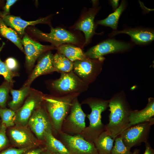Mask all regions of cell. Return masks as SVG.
Instances as JSON below:
<instances>
[{
  "label": "cell",
  "mask_w": 154,
  "mask_h": 154,
  "mask_svg": "<svg viewBox=\"0 0 154 154\" xmlns=\"http://www.w3.org/2000/svg\"><path fill=\"white\" fill-rule=\"evenodd\" d=\"M108 100L110 113L105 131L114 139L126 128L132 110L123 90L115 94Z\"/></svg>",
  "instance_id": "6da1fadb"
},
{
  "label": "cell",
  "mask_w": 154,
  "mask_h": 154,
  "mask_svg": "<svg viewBox=\"0 0 154 154\" xmlns=\"http://www.w3.org/2000/svg\"><path fill=\"white\" fill-rule=\"evenodd\" d=\"M80 94H72L63 96L44 94L43 104L48 114L52 127L61 132L63 122L70 110L74 100Z\"/></svg>",
  "instance_id": "7a4b0ae2"
},
{
  "label": "cell",
  "mask_w": 154,
  "mask_h": 154,
  "mask_svg": "<svg viewBox=\"0 0 154 154\" xmlns=\"http://www.w3.org/2000/svg\"><path fill=\"white\" fill-rule=\"evenodd\" d=\"M109 100L96 97H90L84 100L81 104L88 105L91 109L87 117L89 125L86 127L80 134L87 141L93 142L105 130V125L102 122L101 114L108 107Z\"/></svg>",
  "instance_id": "3957f363"
},
{
  "label": "cell",
  "mask_w": 154,
  "mask_h": 154,
  "mask_svg": "<svg viewBox=\"0 0 154 154\" xmlns=\"http://www.w3.org/2000/svg\"><path fill=\"white\" fill-rule=\"evenodd\" d=\"M89 85L79 78L73 71L60 73L59 78L52 80L50 86L52 95L63 96L69 94H80L86 91Z\"/></svg>",
  "instance_id": "277c9868"
},
{
  "label": "cell",
  "mask_w": 154,
  "mask_h": 154,
  "mask_svg": "<svg viewBox=\"0 0 154 154\" xmlns=\"http://www.w3.org/2000/svg\"><path fill=\"white\" fill-rule=\"evenodd\" d=\"M29 32L36 38L40 40L48 42L56 48L65 44H70L78 47L81 46L77 36L65 29L51 27L49 33H44L36 28L30 27Z\"/></svg>",
  "instance_id": "5b68a950"
},
{
  "label": "cell",
  "mask_w": 154,
  "mask_h": 154,
  "mask_svg": "<svg viewBox=\"0 0 154 154\" xmlns=\"http://www.w3.org/2000/svg\"><path fill=\"white\" fill-rule=\"evenodd\" d=\"M6 134L11 146L18 148L37 147L43 143L37 139L28 125L15 124L7 128Z\"/></svg>",
  "instance_id": "8992f818"
},
{
  "label": "cell",
  "mask_w": 154,
  "mask_h": 154,
  "mask_svg": "<svg viewBox=\"0 0 154 154\" xmlns=\"http://www.w3.org/2000/svg\"><path fill=\"white\" fill-rule=\"evenodd\" d=\"M104 56L98 59L88 58L74 62L73 71L87 84L93 82L101 73L104 60Z\"/></svg>",
  "instance_id": "52a82bcc"
},
{
  "label": "cell",
  "mask_w": 154,
  "mask_h": 154,
  "mask_svg": "<svg viewBox=\"0 0 154 154\" xmlns=\"http://www.w3.org/2000/svg\"><path fill=\"white\" fill-rule=\"evenodd\" d=\"M78 98L73 100L70 114L64 120L62 126L61 131L70 135H80L86 127V115L83 111Z\"/></svg>",
  "instance_id": "ba28073f"
},
{
  "label": "cell",
  "mask_w": 154,
  "mask_h": 154,
  "mask_svg": "<svg viewBox=\"0 0 154 154\" xmlns=\"http://www.w3.org/2000/svg\"><path fill=\"white\" fill-rule=\"evenodd\" d=\"M154 119L132 126L124 130L119 135L127 147L131 149L134 146L146 143L148 140L151 126Z\"/></svg>",
  "instance_id": "9c48e42d"
},
{
  "label": "cell",
  "mask_w": 154,
  "mask_h": 154,
  "mask_svg": "<svg viewBox=\"0 0 154 154\" xmlns=\"http://www.w3.org/2000/svg\"><path fill=\"white\" fill-rule=\"evenodd\" d=\"M133 46L132 43L129 42L110 38L92 47L85 53L89 58L98 59L109 54L127 52L131 49Z\"/></svg>",
  "instance_id": "30bf717a"
},
{
  "label": "cell",
  "mask_w": 154,
  "mask_h": 154,
  "mask_svg": "<svg viewBox=\"0 0 154 154\" xmlns=\"http://www.w3.org/2000/svg\"><path fill=\"white\" fill-rule=\"evenodd\" d=\"M60 140L70 154H99L94 143L87 141L81 135H72L62 131Z\"/></svg>",
  "instance_id": "8fae6325"
},
{
  "label": "cell",
  "mask_w": 154,
  "mask_h": 154,
  "mask_svg": "<svg viewBox=\"0 0 154 154\" xmlns=\"http://www.w3.org/2000/svg\"><path fill=\"white\" fill-rule=\"evenodd\" d=\"M44 96L41 92L31 88L24 104L16 112L15 124L28 125L33 112L42 104Z\"/></svg>",
  "instance_id": "7c38bea8"
},
{
  "label": "cell",
  "mask_w": 154,
  "mask_h": 154,
  "mask_svg": "<svg viewBox=\"0 0 154 154\" xmlns=\"http://www.w3.org/2000/svg\"><path fill=\"white\" fill-rule=\"evenodd\" d=\"M28 125L37 139L44 142V133L52 130V126L43 103L33 112L29 119Z\"/></svg>",
  "instance_id": "4fadbf2b"
},
{
  "label": "cell",
  "mask_w": 154,
  "mask_h": 154,
  "mask_svg": "<svg viewBox=\"0 0 154 154\" xmlns=\"http://www.w3.org/2000/svg\"><path fill=\"white\" fill-rule=\"evenodd\" d=\"M21 40L26 55V66L29 70L32 69L36 60L42 54L51 50L56 49L51 45L41 44L27 35H25Z\"/></svg>",
  "instance_id": "5bb4252c"
},
{
  "label": "cell",
  "mask_w": 154,
  "mask_h": 154,
  "mask_svg": "<svg viewBox=\"0 0 154 154\" xmlns=\"http://www.w3.org/2000/svg\"><path fill=\"white\" fill-rule=\"evenodd\" d=\"M99 9V7H95L90 8L73 27L75 30L82 31L84 33L85 40L84 45L88 44L93 36L96 34L95 31L96 24L94 22V19Z\"/></svg>",
  "instance_id": "9a60e30c"
},
{
  "label": "cell",
  "mask_w": 154,
  "mask_h": 154,
  "mask_svg": "<svg viewBox=\"0 0 154 154\" xmlns=\"http://www.w3.org/2000/svg\"><path fill=\"white\" fill-rule=\"evenodd\" d=\"M53 56L49 51L39 57L37 65L22 87L30 86L34 80L40 76L55 71L53 65Z\"/></svg>",
  "instance_id": "2e32d148"
},
{
  "label": "cell",
  "mask_w": 154,
  "mask_h": 154,
  "mask_svg": "<svg viewBox=\"0 0 154 154\" xmlns=\"http://www.w3.org/2000/svg\"><path fill=\"white\" fill-rule=\"evenodd\" d=\"M120 34L129 35L133 42L137 44L144 45L152 41L154 39V31L144 28H126L121 30H115L109 33V36L113 37Z\"/></svg>",
  "instance_id": "e0dca14e"
},
{
  "label": "cell",
  "mask_w": 154,
  "mask_h": 154,
  "mask_svg": "<svg viewBox=\"0 0 154 154\" xmlns=\"http://www.w3.org/2000/svg\"><path fill=\"white\" fill-rule=\"evenodd\" d=\"M0 16L4 23L7 26L14 29L21 36L25 33L26 28L29 25H34L39 23L50 24V17L41 18L34 21H25L20 17L12 15H3L0 14Z\"/></svg>",
  "instance_id": "ac0fdd59"
},
{
  "label": "cell",
  "mask_w": 154,
  "mask_h": 154,
  "mask_svg": "<svg viewBox=\"0 0 154 154\" xmlns=\"http://www.w3.org/2000/svg\"><path fill=\"white\" fill-rule=\"evenodd\" d=\"M154 116V98L150 97L145 107L141 110H132L129 118V123L126 129L135 124L148 121Z\"/></svg>",
  "instance_id": "d6986e66"
},
{
  "label": "cell",
  "mask_w": 154,
  "mask_h": 154,
  "mask_svg": "<svg viewBox=\"0 0 154 154\" xmlns=\"http://www.w3.org/2000/svg\"><path fill=\"white\" fill-rule=\"evenodd\" d=\"M57 52L74 62L77 60H84L89 58L80 47L70 44H62L57 48Z\"/></svg>",
  "instance_id": "ffe728a7"
},
{
  "label": "cell",
  "mask_w": 154,
  "mask_h": 154,
  "mask_svg": "<svg viewBox=\"0 0 154 154\" xmlns=\"http://www.w3.org/2000/svg\"><path fill=\"white\" fill-rule=\"evenodd\" d=\"M44 137V147L46 149L58 154H70L62 143L53 136L52 129L45 131Z\"/></svg>",
  "instance_id": "44dd1931"
},
{
  "label": "cell",
  "mask_w": 154,
  "mask_h": 154,
  "mask_svg": "<svg viewBox=\"0 0 154 154\" xmlns=\"http://www.w3.org/2000/svg\"><path fill=\"white\" fill-rule=\"evenodd\" d=\"M31 89L29 86L22 87L18 90L11 89L10 92L12 96V99L8 104L10 108L16 112L23 105Z\"/></svg>",
  "instance_id": "7402d4cb"
},
{
  "label": "cell",
  "mask_w": 154,
  "mask_h": 154,
  "mask_svg": "<svg viewBox=\"0 0 154 154\" xmlns=\"http://www.w3.org/2000/svg\"><path fill=\"white\" fill-rule=\"evenodd\" d=\"M114 139L104 131L94 142L99 154H111Z\"/></svg>",
  "instance_id": "603a6c76"
},
{
  "label": "cell",
  "mask_w": 154,
  "mask_h": 154,
  "mask_svg": "<svg viewBox=\"0 0 154 154\" xmlns=\"http://www.w3.org/2000/svg\"><path fill=\"white\" fill-rule=\"evenodd\" d=\"M127 5L126 1L122 0L120 5L114 13L109 15L104 19L98 21L96 22V24L109 27L114 31L116 30L119 18L126 8Z\"/></svg>",
  "instance_id": "cb8c5ba5"
},
{
  "label": "cell",
  "mask_w": 154,
  "mask_h": 154,
  "mask_svg": "<svg viewBox=\"0 0 154 154\" xmlns=\"http://www.w3.org/2000/svg\"><path fill=\"white\" fill-rule=\"evenodd\" d=\"M53 65L55 71L60 73L72 71L74 67V62L57 52L53 56Z\"/></svg>",
  "instance_id": "d4e9b609"
},
{
  "label": "cell",
  "mask_w": 154,
  "mask_h": 154,
  "mask_svg": "<svg viewBox=\"0 0 154 154\" xmlns=\"http://www.w3.org/2000/svg\"><path fill=\"white\" fill-rule=\"evenodd\" d=\"M0 33L3 37L11 41L25 53L22 40L15 31L8 27L5 24L1 18H0Z\"/></svg>",
  "instance_id": "484cf974"
},
{
  "label": "cell",
  "mask_w": 154,
  "mask_h": 154,
  "mask_svg": "<svg viewBox=\"0 0 154 154\" xmlns=\"http://www.w3.org/2000/svg\"><path fill=\"white\" fill-rule=\"evenodd\" d=\"M15 115L16 112L10 108H0L1 124H3L7 128L14 126Z\"/></svg>",
  "instance_id": "4316f807"
},
{
  "label": "cell",
  "mask_w": 154,
  "mask_h": 154,
  "mask_svg": "<svg viewBox=\"0 0 154 154\" xmlns=\"http://www.w3.org/2000/svg\"><path fill=\"white\" fill-rule=\"evenodd\" d=\"M13 83L6 80L0 86V107L6 108L9 94Z\"/></svg>",
  "instance_id": "83f0119b"
},
{
  "label": "cell",
  "mask_w": 154,
  "mask_h": 154,
  "mask_svg": "<svg viewBox=\"0 0 154 154\" xmlns=\"http://www.w3.org/2000/svg\"><path fill=\"white\" fill-rule=\"evenodd\" d=\"M114 145L113 146L111 154H133L131 149L126 146L123 143L122 138L119 136L114 139Z\"/></svg>",
  "instance_id": "f1b7e54d"
},
{
  "label": "cell",
  "mask_w": 154,
  "mask_h": 154,
  "mask_svg": "<svg viewBox=\"0 0 154 154\" xmlns=\"http://www.w3.org/2000/svg\"><path fill=\"white\" fill-rule=\"evenodd\" d=\"M4 44V43L3 42L2 46L0 47V52ZM18 75L17 73L10 71L7 67L5 63L2 61L0 58V75H2L6 81L13 83L15 81L13 80V78L17 76Z\"/></svg>",
  "instance_id": "f546056e"
},
{
  "label": "cell",
  "mask_w": 154,
  "mask_h": 154,
  "mask_svg": "<svg viewBox=\"0 0 154 154\" xmlns=\"http://www.w3.org/2000/svg\"><path fill=\"white\" fill-rule=\"evenodd\" d=\"M7 128L3 124H1L0 130V152L11 146L6 134Z\"/></svg>",
  "instance_id": "4dcf8cb0"
},
{
  "label": "cell",
  "mask_w": 154,
  "mask_h": 154,
  "mask_svg": "<svg viewBox=\"0 0 154 154\" xmlns=\"http://www.w3.org/2000/svg\"><path fill=\"white\" fill-rule=\"evenodd\" d=\"M36 147H31L23 148H18L10 146L0 152V154H22L30 149Z\"/></svg>",
  "instance_id": "1f68e13d"
},
{
  "label": "cell",
  "mask_w": 154,
  "mask_h": 154,
  "mask_svg": "<svg viewBox=\"0 0 154 154\" xmlns=\"http://www.w3.org/2000/svg\"><path fill=\"white\" fill-rule=\"evenodd\" d=\"M5 63L8 69L11 72H13L18 68L17 62L13 58H7Z\"/></svg>",
  "instance_id": "d6a6232c"
},
{
  "label": "cell",
  "mask_w": 154,
  "mask_h": 154,
  "mask_svg": "<svg viewBox=\"0 0 154 154\" xmlns=\"http://www.w3.org/2000/svg\"><path fill=\"white\" fill-rule=\"evenodd\" d=\"M45 148L40 146L36 147L27 150L22 154H40L44 150Z\"/></svg>",
  "instance_id": "836d02e7"
},
{
  "label": "cell",
  "mask_w": 154,
  "mask_h": 154,
  "mask_svg": "<svg viewBox=\"0 0 154 154\" xmlns=\"http://www.w3.org/2000/svg\"><path fill=\"white\" fill-rule=\"evenodd\" d=\"M17 1V0H7L5 5L3 8V11L1 14L3 15H9L10 9L11 7Z\"/></svg>",
  "instance_id": "e575fe53"
},
{
  "label": "cell",
  "mask_w": 154,
  "mask_h": 154,
  "mask_svg": "<svg viewBox=\"0 0 154 154\" xmlns=\"http://www.w3.org/2000/svg\"><path fill=\"white\" fill-rule=\"evenodd\" d=\"M145 143V149L143 154H154V149L152 148L148 141Z\"/></svg>",
  "instance_id": "d590c367"
},
{
  "label": "cell",
  "mask_w": 154,
  "mask_h": 154,
  "mask_svg": "<svg viewBox=\"0 0 154 154\" xmlns=\"http://www.w3.org/2000/svg\"><path fill=\"white\" fill-rule=\"evenodd\" d=\"M110 2L113 10L115 11L118 7L119 1L117 0H110Z\"/></svg>",
  "instance_id": "8d00e7d4"
},
{
  "label": "cell",
  "mask_w": 154,
  "mask_h": 154,
  "mask_svg": "<svg viewBox=\"0 0 154 154\" xmlns=\"http://www.w3.org/2000/svg\"><path fill=\"white\" fill-rule=\"evenodd\" d=\"M40 154H58L50 151H49L45 149L44 150L42 151Z\"/></svg>",
  "instance_id": "74e56055"
},
{
  "label": "cell",
  "mask_w": 154,
  "mask_h": 154,
  "mask_svg": "<svg viewBox=\"0 0 154 154\" xmlns=\"http://www.w3.org/2000/svg\"><path fill=\"white\" fill-rule=\"evenodd\" d=\"M139 149H135L134 151L133 154H139Z\"/></svg>",
  "instance_id": "f35d334b"
},
{
  "label": "cell",
  "mask_w": 154,
  "mask_h": 154,
  "mask_svg": "<svg viewBox=\"0 0 154 154\" xmlns=\"http://www.w3.org/2000/svg\"><path fill=\"white\" fill-rule=\"evenodd\" d=\"M1 120L0 119V130L1 129Z\"/></svg>",
  "instance_id": "ab89813d"
},
{
  "label": "cell",
  "mask_w": 154,
  "mask_h": 154,
  "mask_svg": "<svg viewBox=\"0 0 154 154\" xmlns=\"http://www.w3.org/2000/svg\"><path fill=\"white\" fill-rule=\"evenodd\" d=\"M1 108L0 107V108Z\"/></svg>",
  "instance_id": "60d3db41"
}]
</instances>
